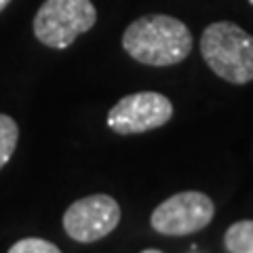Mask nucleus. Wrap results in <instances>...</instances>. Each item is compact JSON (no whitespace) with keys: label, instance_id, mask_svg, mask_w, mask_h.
I'll use <instances>...</instances> for the list:
<instances>
[{"label":"nucleus","instance_id":"obj_1","mask_svg":"<svg viewBox=\"0 0 253 253\" xmlns=\"http://www.w3.org/2000/svg\"><path fill=\"white\" fill-rule=\"evenodd\" d=\"M123 49L146 66H173L192 51V34L186 23L171 15H146L126 28Z\"/></svg>","mask_w":253,"mask_h":253},{"label":"nucleus","instance_id":"obj_2","mask_svg":"<svg viewBox=\"0 0 253 253\" xmlns=\"http://www.w3.org/2000/svg\"><path fill=\"white\" fill-rule=\"evenodd\" d=\"M201 53L219 78L232 84L253 81V36L232 21L207 26L201 38Z\"/></svg>","mask_w":253,"mask_h":253},{"label":"nucleus","instance_id":"obj_3","mask_svg":"<svg viewBox=\"0 0 253 253\" xmlns=\"http://www.w3.org/2000/svg\"><path fill=\"white\" fill-rule=\"evenodd\" d=\"M97 21L91 0H44L34 15V36L51 49H68Z\"/></svg>","mask_w":253,"mask_h":253},{"label":"nucleus","instance_id":"obj_4","mask_svg":"<svg viewBox=\"0 0 253 253\" xmlns=\"http://www.w3.org/2000/svg\"><path fill=\"white\" fill-rule=\"evenodd\" d=\"M215 215L213 201L207 194L188 190L169 196L150 215V224L158 234L165 236H188L211 224Z\"/></svg>","mask_w":253,"mask_h":253},{"label":"nucleus","instance_id":"obj_5","mask_svg":"<svg viewBox=\"0 0 253 253\" xmlns=\"http://www.w3.org/2000/svg\"><path fill=\"white\" fill-rule=\"evenodd\" d=\"M173 116V104L163 93L139 91L116 101L108 112V126L118 135H135L167 125Z\"/></svg>","mask_w":253,"mask_h":253},{"label":"nucleus","instance_id":"obj_6","mask_svg":"<svg viewBox=\"0 0 253 253\" xmlns=\"http://www.w3.org/2000/svg\"><path fill=\"white\" fill-rule=\"evenodd\" d=\"M121 221V205L108 194H91L72 203L63 213V230L76 243H95Z\"/></svg>","mask_w":253,"mask_h":253},{"label":"nucleus","instance_id":"obj_7","mask_svg":"<svg viewBox=\"0 0 253 253\" xmlns=\"http://www.w3.org/2000/svg\"><path fill=\"white\" fill-rule=\"evenodd\" d=\"M224 249L230 253H253V219H241L224 234Z\"/></svg>","mask_w":253,"mask_h":253},{"label":"nucleus","instance_id":"obj_8","mask_svg":"<svg viewBox=\"0 0 253 253\" xmlns=\"http://www.w3.org/2000/svg\"><path fill=\"white\" fill-rule=\"evenodd\" d=\"M19 126L11 116L0 114V169L11 161V156L17 148Z\"/></svg>","mask_w":253,"mask_h":253},{"label":"nucleus","instance_id":"obj_9","mask_svg":"<svg viewBox=\"0 0 253 253\" xmlns=\"http://www.w3.org/2000/svg\"><path fill=\"white\" fill-rule=\"evenodd\" d=\"M9 253H59V247L42 239H21L11 245Z\"/></svg>","mask_w":253,"mask_h":253},{"label":"nucleus","instance_id":"obj_10","mask_svg":"<svg viewBox=\"0 0 253 253\" xmlns=\"http://www.w3.org/2000/svg\"><path fill=\"white\" fill-rule=\"evenodd\" d=\"M9 2H11V0H0V11H4L6 6H9Z\"/></svg>","mask_w":253,"mask_h":253},{"label":"nucleus","instance_id":"obj_11","mask_svg":"<svg viewBox=\"0 0 253 253\" xmlns=\"http://www.w3.org/2000/svg\"><path fill=\"white\" fill-rule=\"evenodd\" d=\"M144 253H161V249H144Z\"/></svg>","mask_w":253,"mask_h":253},{"label":"nucleus","instance_id":"obj_12","mask_svg":"<svg viewBox=\"0 0 253 253\" xmlns=\"http://www.w3.org/2000/svg\"><path fill=\"white\" fill-rule=\"evenodd\" d=\"M249 4H251V6H253V0H249Z\"/></svg>","mask_w":253,"mask_h":253}]
</instances>
